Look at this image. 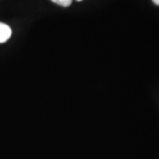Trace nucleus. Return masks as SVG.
Segmentation results:
<instances>
[{
    "mask_svg": "<svg viewBox=\"0 0 159 159\" xmlns=\"http://www.w3.org/2000/svg\"><path fill=\"white\" fill-rule=\"evenodd\" d=\"M76 1H82V0H76Z\"/></svg>",
    "mask_w": 159,
    "mask_h": 159,
    "instance_id": "20e7f679",
    "label": "nucleus"
},
{
    "mask_svg": "<svg viewBox=\"0 0 159 159\" xmlns=\"http://www.w3.org/2000/svg\"><path fill=\"white\" fill-rule=\"evenodd\" d=\"M154 4L157 5V6H159V0H153Z\"/></svg>",
    "mask_w": 159,
    "mask_h": 159,
    "instance_id": "7ed1b4c3",
    "label": "nucleus"
},
{
    "mask_svg": "<svg viewBox=\"0 0 159 159\" xmlns=\"http://www.w3.org/2000/svg\"><path fill=\"white\" fill-rule=\"evenodd\" d=\"M53 3H55V4H57V5H59V6H64V7H67L69 6L71 4H72V2H73V0H51Z\"/></svg>",
    "mask_w": 159,
    "mask_h": 159,
    "instance_id": "f03ea898",
    "label": "nucleus"
},
{
    "mask_svg": "<svg viewBox=\"0 0 159 159\" xmlns=\"http://www.w3.org/2000/svg\"><path fill=\"white\" fill-rule=\"evenodd\" d=\"M11 28L5 23L0 22V43H6L7 40L11 37Z\"/></svg>",
    "mask_w": 159,
    "mask_h": 159,
    "instance_id": "f257e3e1",
    "label": "nucleus"
}]
</instances>
